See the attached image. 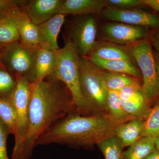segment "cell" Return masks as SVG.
<instances>
[{"mask_svg": "<svg viewBox=\"0 0 159 159\" xmlns=\"http://www.w3.org/2000/svg\"><path fill=\"white\" fill-rule=\"evenodd\" d=\"M61 83L47 78L31 83L29 129L19 159L31 158L39 137L76 108L68 90Z\"/></svg>", "mask_w": 159, "mask_h": 159, "instance_id": "obj_1", "label": "cell"}, {"mask_svg": "<svg viewBox=\"0 0 159 159\" xmlns=\"http://www.w3.org/2000/svg\"><path fill=\"white\" fill-rule=\"evenodd\" d=\"M117 126L108 116L72 114L49 129L37 139L35 147L51 144L88 147L115 134Z\"/></svg>", "mask_w": 159, "mask_h": 159, "instance_id": "obj_2", "label": "cell"}, {"mask_svg": "<svg viewBox=\"0 0 159 159\" xmlns=\"http://www.w3.org/2000/svg\"><path fill=\"white\" fill-rule=\"evenodd\" d=\"M57 62L54 72L47 79L63 83L68 90L76 108L80 112L89 110L83 95L80 78V56L70 40L56 51Z\"/></svg>", "mask_w": 159, "mask_h": 159, "instance_id": "obj_3", "label": "cell"}, {"mask_svg": "<svg viewBox=\"0 0 159 159\" xmlns=\"http://www.w3.org/2000/svg\"><path fill=\"white\" fill-rule=\"evenodd\" d=\"M31 83L24 78L16 80V84L9 99L15 111L16 125L12 159H19L22 152L29 126Z\"/></svg>", "mask_w": 159, "mask_h": 159, "instance_id": "obj_4", "label": "cell"}, {"mask_svg": "<svg viewBox=\"0 0 159 159\" xmlns=\"http://www.w3.org/2000/svg\"><path fill=\"white\" fill-rule=\"evenodd\" d=\"M79 71L81 91L89 110L107 112L108 90L103 81L102 71L88 57L80 56Z\"/></svg>", "mask_w": 159, "mask_h": 159, "instance_id": "obj_5", "label": "cell"}, {"mask_svg": "<svg viewBox=\"0 0 159 159\" xmlns=\"http://www.w3.org/2000/svg\"><path fill=\"white\" fill-rule=\"evenodd\" d=\"M17 42L4 47L2 65L16 80L22 78L32 83L34 80L38 51Z\"/></svg>", "mask_w": 159, "mask_h": 159, "instance_id": "obj_6", "label": "cell"}, {"mask_svg": "<svg viewBox=\"0 0 159 159\" xmlns=\"http://www.w3.org/2000/svg\"><path fill=\"white\" fill-rule=\"evenodd\" d=\"M130 52L142 72V90L146 99L150 100L159 96V77L150 42L146 39L137 42L132 45Z\"/></svg>", "mask_w": 159, "mask_h": 159, "instance_id": "obj_7", "label": "cell"}, {"mask_svg": "<svg viewBox=\"0 0 159 159\" xmlns=\"http://www.w3.org/2000/svg\"><path fill=\"white\" fill-rule=\"evenodd\" d=\"M81 16L72 28L70 40L80 56L88 57L97 43V23L92 15Z\"/></svg>", "mask_w": 159, "mask_h": 159, "instance_id": "obj_8", "label": "cell"}, {"mask_svg": "<svg viewBox=\"0 0 159 159\" xmlns=\"http://www.w3.org/2000/svg\"><path fill=\"white\" fill-rule=\"evenodd\" d=\"M106 19L133 25L159 28V17L137 9H119L107 7L102 11Z\"/></svg>", "mask_w": 159, "mask_h": 159, "instance_id": "obj_9", "label": "cell"}, {"mask_svg": "<svg viewBox=\"0 0 159 159\" xmlns=\"http://www.w3.org/2000/svg\"><path fill=\"white\" fill-rule=\"evenodd\" d=\"M102 34L103 38L111 43L132 45L146 39L148 29L142 26L115 22L104 25L102 27Z\"/></svg>", "mask_w": 159, "mask_h": 159, "instance_id": "obj_10", "label": "cell"}, {"mask_svg": "<svg viewBox=\"0 0 159 159\" xmlns=\"http://www.w3.org/2000/svg\"><path fill=\"white\" fill-rule=\"evenodd\" d=\"M64 0H33L21 8L34 25L38 26L58 14Z\"/></svg>", "mask_w": 159, "mask_h": 159, "instance_id": "obj_11", "label": "cell"}, {"mask_svg": "<svg viewBox=\"0 0 159 159\" xmlns=\"http://www.w3.org/2000/svg\"><path fill=\"white\" fill-rule=\"evenodd\" d=\"M66 16L57 14L38 26L39 48L55 51L60 48L57 37L65 22Z\"/></svg>", "mask_w": 159, "mask_h": 159, "instance_id": "obj_12", "label": "cell"}, {"mask_svg": "<svg viewBox=\"0 0 159 159\" xmlns=\"http://www.w3.org/2000/svg\"><path fill=\"white\" fill-rule=\"evenodd\" d=\"M107 0H64L58 14L84 16L102 12Z\"/></svg>", "mask_w": 159, "mask_h": 159, "instance_id": "obj_13", "label": "cell"}, {"mask_svg": "<svg viewBox=\"0 0 159 159\" xmlns=\"http://www.w3.org/2000/svg\"><path fill=\"white\" fill-rule=\"evenodd\" d=\"M16 23L20 37V41L24 44L39 49L38 43V29L20 7L12 11Z\"/></svg>", "mask_w": 159, "mask_h": 159, "instance_id": "obj_14", "label": "cell"}, {"mask_svg": "<svg viewBox=\"0 0 159 159\" xmlns=\"http://www.w3.org/2000/svg\"><path fill=\"white\" fill-rule=\"evenodd\" d=\"M144 122L142 119H134L117 126L115 134L123 147H129L142 137Z\"/></svg>", "mask_w": 159, "mask_h": 159, "instance_id": "obj_15", "label": "cell"}, {"mask_svg": "<svg viewBox=\"0 0 159 159\" xmlns=\"http://www.w3.org/2000/svg\"><path fill=\"white\" fill-rule=\"evenodd\" d=\"M88 58L100 70L128 74L137 78L140 77V71L133 64L131 61L124 60H102Z\"/></svg>", "mask_w": 159, "mask_h": 159, "instance_id": "obj_16", "label": "cell"}, {"mask_svg": "<svg viewBox=\"0 0 159 159\" xmlns=\"http://www.w3.org/2000/svg\"><path fill=\"white\" fill-rule=\"evenodd\" d=\"M56 62V51L39 49L36 57L35 79L34 81L40 82L49 77L54 72Z\"/></svg>", "mask_w": 159, "mask_h": 159, "instance_id": "obj_17", "label": "cell"}, {"mask_svg": "<svg viewBox=\"0 0 159 159\" xmlns=\"http://www.w3.org/2000/svg\"><path fill=\"white\" fill-rule=\"evenodd\" d=\"M87 57L102 60H124L132 62L126 51L111 42L97 43L94 50Z\"/></svg>", "mask_w": 159, "mask_h": 159, "instance_id": "obj_18", "label": "cell"}, {"mask_svg": "<svg viewBox=\"0 0 159 159\" xmlns=\"http://www.w3.org/2000/svg\"><path fill=\"white\" fill-rule=\"evenodd\" d=\"M107 109V115L109 118L117 126L134 119L123 108L117 92L108 91Z\"/></svg>", "mask_w": 159, "mask_h": 159, "instance_id": "obj_19", "label": "cell"}, {"mask_svg": "<svg viewBox=\"0 0 159 159\" xmlns=\"http://www.w3.org/2000/svg\"><path fill=\"white\" fill-rule=\"evenodd\" d=\"M156 137H141L123 152V159H145L156 149Z\"/></svg>", "mask_w": 159, "mask_h": 159, "instance_id": "obj_20", "label": "cell"}, {"mask_svg": "<svg viewBox=\"0 0 159 159\" xmlns=\"http://www.w3.org/2000/svg\"><path fill=\"white\" fill-rule=\"evenodd\" d=\"M17 23L12 11L0 19V45H9L20 41Z\"/></svg>", "mask_w": 159, "mask_h": 159, "instance_id": "obj_21", "label": "cell"}, {"mask_svg": "<svg viewBox=\"0 0 159 159\" xmlns=\"http://www.w3.org/2000/svg\"><path fill=\"white\" fill-rule=\"evenodd\" d=\"M102 74L108 91L118 92L125 87L139 82L137 78L128 74L105 71H102Z\"/></svg>", "mask_w": 159, "mask_h": 159, "instance_id": "obj_22", "label": "cell"}, {"mask_svg": "<svg viewBox=\"0 0 159 159\" xmlns=\"http://www.w3.org/2000/svg\"><path fill=\"white\" fill-rule=\"evenodd\" d=\"M105 159H123V146L114 134L102 139L97 144Z\"/></svg>", "mask_w": 159, "mask_h": 159, "instance_id": "obj_23", "label": "cell"}, {"mask_svg": "<svg viewBox=\"0 0 159 159\" xmlns=\"http://www.w3.org/2000/svg\"><path fill=\"white\" fill-rule=\"evenodd\" d=\"M0 119L5 124L9 133L14 135L16 116L13 106L9 99L0 97Z\"/></svg>", "mask_w": 159, "mask_h": 159, "instance_id": "obj_24", "label": "cell"}, {"mask_svg": "<svg viewBox=\"0 0 159 159\" xmlns=\"http://www.w3.org/2000/svg\"><path fill=\"white\" fill-rule=\"evenodd\" d=\"M147 99L136 101H123L121 100V103L126 112L134 118L144 119H147L149 110Z\"/></svg>", "mask_w": 159, "mask_h": 159, "instance_id": "obj_25", "label": "cell"}, {"mask_svg": "<svg viewBox=\"0 0 159 159\" xmlns=\"http://www.w3.org/2000/svg\"><path fill=\"white\" fill-rule=\"evenodd\" d=\"M159 135V101L155 105L144 122L142 137H157Z\"/></svg>", "mask_w": 159, "mask_h": 159, "instance_id": "obj_26", "label": "cell"}, {"mask_svg": "<svg viewBox=\"0 0 159 159\" xmlns=\"http://www.w3.org/2000/svg\"><path fill=\"white\" fill-rule=\"evenodd\" d=\"M117 93L120 99L123 101H136L147 99L139 82L125 87Z\"/></svg>", "mask_w": 159, "mask_h": 159, "instance_id": "obj_27", "label": "cell"}, {"mask_svg": "<svg viewBox=\"0 0 159 159\" xmlns=\"http://www.w3.org/2000/svg\"><path fill=\"white\" fill-rule=\"evenodd\" d=\"M16 84L14 77L2 66H0V95H11Z\"/></svg>", "mask_w": 159, "mask_h": 159, "instance_id": "obj_28", "label": "cell"}, {"mask_svg": "<svg viewBox=\"0 0 159 159\" xmlns=\"http://www.w3.org/2000/svg\"><path fill=\"white\" fill-rule=\"evenodd\" d=\"M28 2L24 1L0 0V19L8 15L17 7L22 8Z\"/></svg>", "mask_w": 159, "mask_h": 159, "instance_id": "obj_29", "label": "cell"}, {"mask_svg": "<svg viewBox=\"0 0 159 159\" xmlns=\"http://www.w3.org/2000/svg\"><path fill=\"white\" fill-rule=\"evenodd\" d=\"M108 7L119 9H130L143 5L142 0H107Z\"/></svg>", "mask_w": 159, "mask_h": 159, "instance_id": "obj_30", "label": "cell"}, {"mask_svg": "<svg viewBox=\"0 0 159 159\" xmlns=\"http://www.w3.org/2000/svg\"><path fill=\"white\" fill-rule=\"evenodd\" d=\"M9 131L0 119V159H9L7 153L6 141Z\"/></svg>", "mask_w": 159, "mask_h": 159, "instance_id": "obj_31", "label": "cell"}, {"mask_svg": "<svg viewBox=\"0 0 159 159\" xmlns=\"http://www.w3.org/2000/svg\"><path fill=\"white\" fill-rule=\"evenodd\" d=\"M143 5H146L152 9L159 11V0H142Z\"/></svg>", "mask_w": 159, "mask_h": 159, "instance_id": "obj_32", "label": "cell"}, {"mask_svg": "<svg viewBox=\"0 0 159 159\" xmlns=\"http://www.w3.org/2000/svg\"><path fill=\"white\" fill-rule=\"evenodd\" d=\"M145 159H159V151L156 149L150 153Z\"/></svg>", "mask_w": 159, "mask_h": 159, "instance_id": "obj_33", "label": "cell"}, {"mask_svg": "<svg viewBox=\"0 0 159 159\" xmlns=\"http://www.w3.org/2000/svg\"><path fill=\"white\" fill-rule=\"evenodd\" d=\"M152 42L154 45L159 52V34L154 37L153 39H152Z\"/></svg>", "mask_w": 159, "mask_h": 159, "instance_id": "obj_34", "label": "cell"}, {"mask_svg": "<svg viewBox=\"0 0 159 159\" xmlns=\"http://www.w3.org/2000/svg\"><path fill=\"white\" fill-rule=\"evenodd\" d=\"M155 61L156 68L159 77V58L158 57H155Z\"/></svg>", "mask_w": 159, "mask_h": 159, "instance_id": "obj_35", "label": "cell"}, {"mask_svg": "<svg viewBox=\"0 0 159 159\" xmlns=\"http://www.w3.org/2000/svg\"><path fill=\"white\" fill-rule=\"evenodd\" d=\"M4 49V46L0 45V66L2 65V56Z\"/></svg>", "mask_w": 159, "mask_h": 159, "instance_id": "obj_36", "label": "cell"}, {"mask_svg": "<svg viewBox=\"0 0 159 159\" xmlns=\"http://www.w3.org/2000/svg\"><path fill=\"white\" fill-rule=\"evenodd\" d=\"M155 146L156 149L159 151V135L156 138Z\"/></svg>", "mask_w": 159, "mask_h": 159, "instance_id": "obj_37", "label": "cell"}]
</instances>
